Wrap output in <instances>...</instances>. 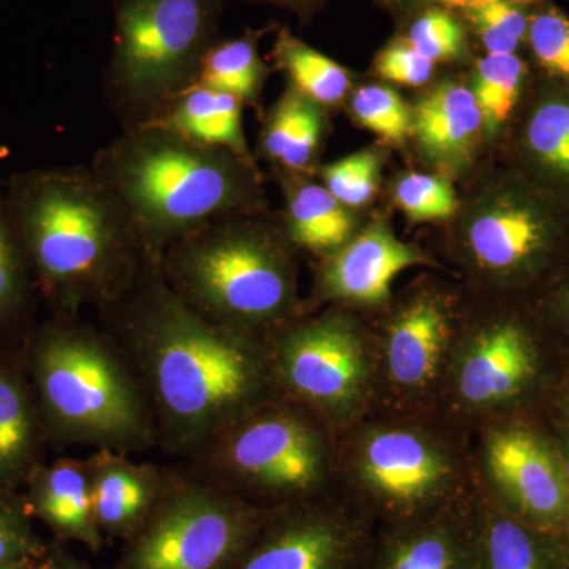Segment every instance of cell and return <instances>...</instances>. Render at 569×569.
Listing matches in <instances>:
<instances>
[{"label": "cell", "mask_w": 569, "mask_h": 569, "mask_svg": "<svg viewBox=\"0 0 569 569\" xmlns=\"http://www.w3.org/2000/svg\"><path fill=\"white\" fill-rule=\"evenodd\" d=\"M96 316L151 407L160 451L176 462L276 395L263 339L194 313L151 257L129 291Z\"/></svg>", "instance_id": "1"}, {"label": "cell", "mask_w": 569, "mask_h": 569, "mask_svg": "<svg viewBox=\"0 0 569 569\" xmlns=\"http://www.w3.org/2000/svg\"><path fill=\"white\" fill-rule=\"evenodd\" d=\"M3 193L48 316L97 313L129 291L148 254L91 164L17 171Z\"/></svg>", "instance_id": "2"}, {"label": "cell", "mask_w": 569, "mask_h": 569, "mask_svg": "<svg viewBox=\"0 0 569 569\" xmlns=\"http://www.w3.org/2000/svg\"><path fill=\"white\" fill-rule=\"evenodd\" d=\"M91 167L152 258L220 217L269 209L260 168L162 127L122 132L93 153Z\"/></svg>", "instance_id": "3"}, {"label": "cell", "mask_w": 569, "mask_h": 569, "mask_svg": "<svg viewBox=\"0 0 569 569\" xmlns=\"http://www.w3.org/2000/svg\"><path fill=\"white\" fill-rule=\"evenodd\" d=\"M153 261L183 305L219 328L263 339L307 313L298 249L269 209L212 220Z\"/></svg>", "instance_id": "4"}, {"label": "cell", "mask_w": 569, "mask_h": 569, "mask_svg": "<svg viewBox=\"0 0 569 569\" xmlns=\"http://www.w3.org/2000/svg\"><path fill=\"white\" fill-rule=\"evenodd\" d=\"M24 359L51 451L138 456L159 448L151 407L99 325L82 316L41 318Z\"/></svg>", "instance_id": "5"}, {"label": "cell", "mask_w": 569, "mask_h": 569, "mask_svg": "<svg viewBox=\"0 0 569 569\" xmlns=\"http://www.w3.org/2000/svg\"><path fill=\"white\" fill-rule=\"evenodd\" d=\"M114 36L104 102L122 132L151 126L197 84L227 0H111Z\"/></svg>", "instance_id": "6"}, {"label": "cell", "mask_w": 569, "mask_h": 569, "mask_svg": "<svg viewBox=\"0 0 569 569\" xmlns=\"http://www.w3.org/2000/svg\"><path fill=\"white\" fill-rule=\"evenodd\" d=\"M328 429L306 408L274 395L179 462L258 508L307 503L329 496L335 458Z\"/></svg>", "instance_id": "7"}, {"label": "cell", "mask_w": 569, "mask_h": 569, "mask_svg": "<svg viewBox=\"0 0 569 569\" xmlns=\"http://www.w3.org/2000/svg\"><path fill=\"white\" fill-rule=\"evenodd\" d=\"M452 219L468 271L493 287L531 282L569 247V209L512 168L486 179Z\"/></svg>", "instance_id": "8"}, {"label": "cell", "mask_w": 569, "mask_h": 569, "mask_svg": "<svg viewBox=\"0 0 569 569\" xmlns=\"http://www.w3.org/2000/svg\"><path fill=\"white\" fill-rule=\"evenodd\" d=\"M268 512L176 462L159 503L110 569H234Z\"/></svg>", "instance_id": "9"}, {"label": "cell", "mask_w": 569, "mask_h": 569, "mask_svg": "<svg viewBox=\"0 0 569 569\" xmlns=\"http://www.w3.org/2000/svg\"><path fill=\"white\" fill-rule=\"evenodd\" d=\"M263 342L276 395L328 427L347 418L367 392L372 358L353 318L342 310L307 312Z\"/></svg>", "instance_id": "10"}, {"label": "cell", "mask_w": 569, "mask_h": 569, "mask_svg": "<svg viewBox=\"0 0 569 569\" xmlns=\"http://www.w3.org/2000/svg\"><path fill=\"white\" fill-rule=\"evenodd\" d=\"M373 541L367 515L328 496L269 509L234 569H367Z\"/></svg>", "instance_id": "11"}, {"label": "cell", "mask_w": 569, "mask_h": 569, "mask_svg": "<svg viewBox=\"0 0 569 569\" xmlns=\"http://www.w3.org/2000/svg\"><path fill=\"white\" fill-rule=\"evenodd\" d=\"M356 471L370 503L388 522L418 518L447 507L455 466L430 437L406 427L367 433Z\"/></svg>", "instance_id": "12"}, {"label": "cell", "mask_w": 569, "mask_h": 569, "mask_svg": "<svg viewBox=\"0 0 569 569\" xmlns=\"http://www.w3.org/2000/svg\"><path fill=\"white\" fill-rule=\"evenodd\" d=\"M415 266H436V261L419 247L403 242L388 220H373L336 252L320 258L306 310L312 312L326 302L381 306L396 277Z\"/></svg>", "instance_id": "13"}, {"label": "cell", "mask_w": 569, "mask_h": 569, "mask_svg": "<svg viewBox=\"0 0 569 569\" xmlns=\"http://www.w3.org/2000/svg\"><path fill=\"white\" fill-rule=\"evenodd\" d=\"M488 467L516 518L552 535L569 526L563 466L541 438L522 429L493 433Z\"/></svg>", "instance_id": "14"}, {"label": "cell", "mask_w": 569, "mask_h": 569, "mask_svg": "<svg viewBox=\"0 0 569 569\" xmlns=\"http://www.w3.org/2000/svg\"><path fill=\"white\" fill-rule=\"evenodd\" d=\"M509 129V168L569 209V86L531 77Z\"/></svg>", "instance_id": "15"}, {"label": "cell", "mask_w": 569, "mask_h": 569, "mask_svg": "<svg viewBox=\"0 0 569 569\" xmlns=\"http://www.w3.org/2000/svg\"><path fill=\"white\" fill-rule=\"evenodd\" d=\"M455 313L443 295L421 291L397 307L385 336L389 381L419 392L443 373L456 335Z\"/></svg>", "instance_id": "16"}, {"label": "cell", "mask_w": 569, "mask_h": 569, "mask_svg": "<svg viewBox=\"0 0 569 569\" xmlns=\"http://www.w3.org/2000/svg\"><path fill=\"white\" fill-rule=\"evenodd\" d=\"M537 373V355L526 329L511 320L475 332L456 365L463 406L488 410L519 395Z\"/></svg>", "instance_id": "17"}, {"label": "cell", "mask_w": 569, "mask_h": 569, "mask_svg": "<svg viewBox=\"0 0 569 569\" xmlns=\"http://www.w3.org/2000/svg\"><path fill=\"white\" fill-rule=\"evenodd\" d=\"M419 156L445 178L460 176L477 159L485 138L481 111L470 86L447 80L411 107V137Z\"/></svg>", "instance_id": "18"}, {"label": "cell", "mask_w": 569, "mask_h": 569, "mask_svg": "<svg viewBox=\"0 0 569 569\" xmlns=\"http://www.w3.org/2000/svg\"><path fill=\"white\" fill-rule=\"evenodd\" d=\"M367 569H475L471 505L388 522Z\"/></svg>", "instance_id": "19"}, {"label": "cell", "mask_w": 569, "mask_h": 569, "mask_svg": "<svg viewBox=\"0 0 569 569\" xmlns=\"http://www.w3.org/2000/svg\"><path fill=\"white\" fill-rule=\"evenodd\" d=\"M86 459L93 516L104 539L122 542L141 529L159 503L167 466L99 449Z\"/></svg>", "instance_id": "20"}, {"label": "cell", "mask_w": 569, "mask_h": 569, "mask_svg": "<svg viewBox=\"0 0 569 569\" xmlns=\"http://www.w3.org/2000/svg\"><path fill=\"white\" fill-rule=\"evenodd\" d=\"M50 443L29 380L24 347L0 350V492H20Z\"/></svg>", "instance_id": "21"}, {"label": "cell", "mask_w": 569, "mask_h": 569, "mask_svg": "<svg viewBox=\"0 0 569 569\" xmlns=\"http://www.w3.org/2000/svg\"><path fill=\"white\" fill-rule=\"evenodd\" d=\"M32 519L50 529L52 539L99 553L104 537L93 516L86 459L61 458L41 463L21 490Z\"/></svg>", "instance_id": "22"}, {"label": "cell", "mask_w": 569, "mask_h": 569, "mask_svg": "<svg viewBox=\"0 0 569 569\" xmlns=\"http://www.w3.org/2000/svg\"><path fill=\"white\" fill-rule=\"evenodd\" d=\"M282 189L284 208L280 213L284 233L298 252L316 254L318 260L336 252L355 236L353 209L337 201L313 176L274 170Z\"/></svg>", "instance_id": "23"}, {"label": "cell", "mask_w": 569, "mask_h": 569, "mask_svg": "<svg viewBox=\"0 0 569 569\" xmlns=\"http://www.w3.org/2000/svg\"><path fill=\"white\" fill-rule=\"evenodd\" d=\"M328 110L287 88L274 107L266 112L258 134L257 156L272 170L316 176L328 138Z\"/></svg>", "instance_id": "24"}, {"label": "cell", "mask_w": 569, "mask_h": 569, "mask_svg": "<svg viewBox=\"0 0 569 569\" xmlns=\"http://www.w3.org/2000/svg\"><path fill=\"white\" fill-rule=\"evenodd\" d=\"M475 569H567L553 535L492 501L471 505Z\"/></svg>", "instance_id": "25"}, {"label": "cell", "mask_w": 569, "mask_h": 569, "mask_svg": "<svg viewBox=\"0 0 569 569\" xmlns=\"http://www.w3.org/2000/svg\"><path fill=\"white\" fill-rule=\"evenodd\" d=\"M244 110L246 104L230 93L193 88L178 97L151 126L198 144L223 149L258 168L257 157L247 142Z\"/></svg>", "instance_id": "26"}, {"label": "cell", "mask_w": 569, "mask_h": 569, "mask_svg": "<svg viewBox=\"0 0 569 569\" xmlns=\"http://www.w3.org/2000/svg\"><path fill=\"white\" fill-rule=\"evenodd\" d=\"M41 306L39 284L0 189V350L26 346L40 323Z\"/></svg>", "instance_id": "27"}, {"label": "cell", "mask_w": 569, "mask_h": 569, "mask_svg": "<svg viewBox=\"0 0 569 569\" xmlns=\"http://www.w3.org/2000/svg\"><path fill=\"white\" fill-rule=\"evenodd\" d=\"M269 29L246 31L236 39H220L206 52L194 88L230 93L246 107L261 111L266 81L271 69L258 52V43Z\"/></svg>", "instance_id": "28"}, {"label": "cell", "mask_w": 569, "mask_h": 569, "mask_svg": "<svg viewBox=\"0 0 569 569\" xmlns=\"http://www.w3.org/2000/svg\"><path fill=\"white\" fill-rule=\"evenodd\" d=\"M276 69L282 71L288 88L302 93L325 110L340 107L353 92V73L298 39L288 29H279L272 50Z\"/></svg>", "instance_id": "29"}, {"label": "cell", "mask_w": 569, "mask_h": 569, "mask_svg": "<svg viewBox=\"0 0 569 569\" xmlns=\"http://www.w3.org/2000/svg\"><path fill=\"white\" fill-rule=\"evenodd\" d=\"M530 78L529 63L519 54L486 52L475 63L470 89L481 111L486 141L497 140L509 129Z\"/></svg>", "instance_id": "30"}, {"label": "cell", "mask_w": 569, "mask_h": 569, "mask_svg": "<svg viewBox=\"0 0 569 569\" xmlns=\"http://www.w3.org/2000/svg\"><path fill=\"white\" fill-rule=\"evenodd\" d=\"M535 7L515 0H475L458 10L486 52L519 54L527 37Z\"/></svg>", "instance_id": "31"}, {"label": "cell", "mask_w": 569, "mask_h": 569, "mask_svg": "<svg viewBox=\"0 0 569 569\" xmlns=\"http://www.w3.org/2000/svg\"><path fill=\"white\" fill-rule=\"evenodd\" d=\"M410 24L400 39L433 63L459 62L467 56V28L455 10H419L411 14Z\"/></svg>", "instance_id": "32"}, {"label": "cell", "mask_w": 569, "mask_h": 569, "mask_svg": "<svg viewBox=\"0 0 569 569\" xmlns=\"http://www.w3.org/2000/svg\"><path fill=\"white\" fill-rule=\"evenodd\" d=\"M537 73L569 86V14L548 0L535 7L527 37Z\"/></svg>", "instance_id": "33"}, {"label": "cell", "mask_w": 569, "mask_h": 569, "mask_svg": "<svg viewBox=\"0 0 569 569\" xmlns=\"http://www.w3.org/2000/svg\"><path fill=\"white\" fill-rule=\"evenodd\" d=\"M356 122L389 144H403L411 137V107L396 89L366 84L348 97Z\"/></svg>", "instance_id": "34"}, {"label": "cell", "mask_w": 569, "mask_h": 569, "mask_svg": "<svg viewBox=\"0 0 569 569\" xmlns=\"http://www.w3.org/2000/svg\"><path fill=\"white\" fill-rule=\"evenodd\" d=\"M381 168L383 152L369 148L320 167L317 176L337 201L347 208L359 209L372 203L376 198L380 189Z\"/></svg>", "instance_id": "35"}, {"label": "cell", "mask_w": 569, "mask_h": 569, "mask_svg": "<svg viewBox=\"0 0 569 569\" xmlns=\"http://www.w3.org/2000/svg\"><path fill=\"white\" fill-rule=\"evenodd\" d=\"M392 201L411 222H443L459 211L460 200L451 179L437 173L400 174L392 187Z\"/></svg>", "instance_id": "36"}, {"label": "cell", "mask_w": 569, "mask_h": 569, "mask_svg": "<svg viewBox=\"0 0 569 569\" xmlns=\"http://www.w3.org/2000/svg\"><path fill=\"white\" fill-rule=\"evenodd\" d=\"M50 541L33 529L22 492H0V565L41 561Z\"/></svg>", "instance_id": "37"}, {"label": "cell", "mask_w": 569, "mask_h": 569, "mask_svg": "<svg viewBox=\"0 0 569 569\" xmlns=\"http://www.w3.org/2000/svg\"><path fill=\"white\" fill-rule=\"evenodd\" d=\"M373 67L385 81L410 88L427 84L436 73V63L419 54L400 37L378 52Z\"/></svg>", "instance_id": "38"}, {"label": "cell", "mask_w": 569, "mask_h": 569, "mask_svg": "<svg viewBox=\"0 0 569 569\" xmlns=\"http://www.w3.org/2000/svg\"><path fill=\"white\" fill-rule=\"evenodd\" d=\"M41 569H96L78 559L67 545L51 539L47 556L41 560Z\"/></svg>", "instance_id": "39"}, {"label": "cell", "mask_w": 569, "mask_h": 569, "mask_svg": "<svg viewBox=\"0 0 569 569\" xmlns=\"http://www.w3.org/2000/svg\"><path fill=\"white\" fill-rule=\"evenodd\" d=\"M378 2L387 9L413 14L419 10L432 9V7L458 11L473 3L475 0H378Z\"/></svg>", "instance_id": "40"}, {"label": "cell", "mask_w": 569, "mask_h": 569, "mask_svg": "<svg viewBox=\"0 0 569 569\" xmlns=\"http://www.w3.org/2000/svg\"><path fill=\"white\" fill-rule=\"evenodd\" d=\"M246 3H271L280 9L293 11L302 24H309L313 17L323 9L328 0H241Z\"/></svg>", "instance_id": "41"}, {"label": "cell", "mask_w": 569, "mask_h": 569, "mask_svg": "<svg viewBox=\"0 0 569 569\" xmlns=\"http://www.w3.org/2000/svg\"><path fill=\"white\" fill-rule=\"evenodd\" d=\"M0 569H41V561H22V563L0 565Z\"/></svg>", "instance_id": "42"}, {"label": "cell", "mask_w": 569, "mask_h": 569, "mask_svg": "<svg viewBox=\"0 0 569 569\" xmlns=\"http://www.w3.org/2000/svg\"><path fill=\"white\" fill-rule=\"evenodd\" d=\"M557 302H559L561 313L569 318V287L565 288V290L561 291V295L559 296V301Z\"/></svg>", "instance_id": "43"}, {"label": "cell", "mask_w": 569, "mask_h": 569, "mask_svg": "<svg viewBox=\"0 0 569 569\" xmlns=\"http://www.w3.org/2000/svg\"><path fill=\"white\" fill-rule=\"evenodd\" d=\"M9 156H10L9 146L0 144V162H2V160H6L7 157H9Z\"/></svg>", "instance_id": "44"}, {"label": "cell", "mask_w": 569, "mask_h": 569, "mask_svg": "<svg viewBox=\"0 0 569 569\" xmlns=\"http://www.w3.org/2000/svg\"><path fill=\"white\" fill-rule=\"evenodd\" d=\"M563 473H565V478H567V485H568V490H569V449L567 452V458H565V462H563Z\"/></svg>", "instance_id": "45"}, {"label": "cell", "mask_w": 569, "mask_h": 569, "mask_svg": "<svg viewBox=\"0 0 569 569\" xmlns=\"http://www.w3.org/2000/svg\"><path fill=\"white\" fill-rule=\"evenodd\" d=\"M515 2L526 3V6L537 7L546 0H515Z\"/></svg>", "instance_id": "46"}]
</instances>
